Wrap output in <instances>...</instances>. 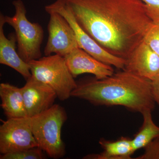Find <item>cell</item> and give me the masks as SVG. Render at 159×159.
Returning a JSON list of instances; mask_svg holds the SVG:
<instances>
[{"label":"cell","instance_id":"cell-1","mask_svg":"<svg viewBox=\"0 0 159 159\" xmlns=\"http://www.w3.org/2000/svg\"><path fill=\"white\" fill-rule=\"evenodd\" d=\"M103 49L125 60L153 24L141 0H56Z\"/></svg>","mask_w":159,"mask_h":159},{"label":"cell","instance_id":"cell-2","mask_svg":"<svg viewBox=\"0 0 159 159\" xmlns=\"http://www.w3.org/2000/svg\"><path fill=\"white\" fill-rule=\"evenodd\" d=\"M151 82L124 70L103 79L95 77L77 82L71 96L94 105L121 106L142 114L155 107Z\"/></svg>","mask_w":159,"mask_h":159},{"label":"cell","instance_id":"cell-3","mask_svg":"<svg viewBox=\"0 0 159 159\" xmlns=\"http://www.w3.org/2000/svg\"><path fill=\"white\" fill-rule=\"evenodd\" d=\"M33 135L39 147L53 159L62 158L66 147L61 139V129L67 119L65 110L54 104L43 112L30 117Z\"/></svg>","mask_w":159,"mask_h":159},{"label":"cell","instance_id":"cell-4","mask_svg":"<svg viewBox=\"0 0 159 159\" xmlns=\"http://www.w3.org/2000/svg\"><path fill=\"white\" fill-rule=\"evenodd\" d=\"M12 4L15 14L11 17L4 15V20L14 29L18 53L28 63L42 57L41 48L43 39V30L39 23H32L28 20L25 6L22 0H15Z\"/></svg>","mask_w":159,"mask_h":159},{"label":"cell","instance_id":"cell-5","mask_svg":"<svg viewBox=\"0 0 159 159\" xmlns=\"http://www.w3.org/2000/svg\"><path fill=\"white\" fill-rule=\"evenodd\" d=\"M31 76L50 86L57 98L65 101L77 86V82L67 66L65 57L57 54L45 56L28 63Z\"/></svg>","mask_w":159,"mask_h":159},{"label":"cell","instance_id":"cell-6","mask_svg":"<svg viewBox=\"0 0 159 159\" xmlns=\"http://www.w3.org/2000/svg\"><path fill=\"white\" fill-rule=\"evenodd\" d=\"M0 126L1 154L39 147L29 117L8 118Z\"/></svg>","mask_w":159,"mask_h":159},{"label":"cell","instance_id":"cell-7","mask_svg":"<svg viewBox=\"0 0 159 159\" xmlns=\"http://www.w3.org/2000/svg\"><path fill=\"white\" fill-rule=\"evenodd\" d=\"M46 12L56 11L65 18L74 29L79 47L101 62L113 66L119 70H124L125 60L109 53L96 41L86 33L74 19L70 11L57 1L45 7Z\"/></svg>","mask_w":159,"mask_h":159},{"label":"cell","instance_id":"cell-8","mask_svg":"<svg viewBox=\"0 0 159 159\" xmlns=\"http://www.w3.org/2000/svg\"><path fill=\"white\" fill-rule=\"evenodd\" d=\"M48 25V37L44 53L45 56L54 54L65 57L79 48L75 31L65 18L56 11H50Z\"/></svg>","mask_w":159,"mask_h":159},{"label":"cell","instance_id":"cell-9","mask_svg":"<svg viewBox=\"0 0 159 159\" xmlns=\"http://www.w3.org/2000/svg\"><path fill=\"white\" fill-rule=\"evenodd\" d=\"M28 117L41 113L54 105L57 94L51 87L31 76L21 88Z\"/></svg>","mask_w":159,"mask_h":159},{"label":"cell","instance_id":"cell-10","mask_svg":"<svg viewBox=\"0 0 159 159\" xmlns=\"http://www.w3.org/2000/svg\"><path fill=\"white\" fill-rule=\"evenodd\" d=\"M124 70L152 81L159 77V55L143 40L125 60Z\"/></svg>","mask_w":159,"mask_h":159},{"label":"cell","instance_id":"cell-11","mask_svg":"<svg viewBox=\"0 0 159 159\" xmlns=\"http://www.w3.org/2000/svg\"><path fill=\"white\" fill-rule=\"evenodd\" d=\"M64 57L74 78L80 74H89L97 79H101L114 73L112 66L99 61L80 48L74 49Z\"/></svg>","mask_w":159,"mask_h":159},{"label":"cell","instance_id":"cell-12","mask_svg":"<svg viewBox=\"0 0 159 159\" xmlns=\"http://www.w3.org/2000/svg\"><path fill=\"white\" fill-rule=\"evenodd\" d=\"M6 24L4 15H0V63L14 69L26 80L31 76L29 64L19 56L16 51L15 34L11 33L9 37L4 34V26Z\"/></svg>","mask_w":159,"mask_h":159},{"label":"cell","instance_id":"cell-13","mask_svg":"<svg viewBox=\"0 0 159 159\" xmlns=\"http://www.w3.org/2000/svg\"><path fill=\"white\" fill-rule=\"evenodd\" d=\"M1 107L8 118L28 117L21 88L8 83L0 84Z\"/></svg>","mask_w":159,"mask_h":159},{"label":"cell","instance_id":"cell-14","mask_svg":"<svg viewBox=\"0 0 159 159\" xmlns=\"http://www.w3.org/2000/svg\"><path fill=\"white\" fill-rule=\"evenodd\" d=\"M99 144L103 151L99 154H89L84 157L87 159H129L135 152L132 139L122 137L116 141L101 139Z\"/></svg>","mask_w":159,"mask_h":159},{"label":"cell","instance_id":"cell-15","mask_svg":"<svg viewBox=\"0 0 159 159\" xmlns=\"http://www.w3.org/2000/svg\"><path fill=\"white\" fill-rule=\"evenodd\" d=\"M151 111H146L142 113L143 121L142 126L132 139L135 152L145 148L151 142L159 137V126L154 122Z\"/></svg>","mask_w":159,"mask_h":159},{"label":"cell","instance_id":"cell-16","mask_svg":"<svg viewBox=\"0 0 159 159\" xmlns=\"http://www.w3.org/2000/svg\"><path fill=\"white\" fill-rule=\"evenodd\" d=\"M39 147L29 148L14 152L3 154L0 159H43L46 158L45 155Z\"/></svg>","mask_w":159,"mask_h":159},{"label":"cell","instance_id":"cell-17","mask_svg":"<svg viewBox=\"0 0 159 159\" xmlns=\"http://www.w3.org/2000/svg\"><path fill=\"white\" fill-rule=\"evenodd\" d=\"M144 41L159 55V25L153 24L146 32Z\"/></svg>","mask_w":159,"mask_h":159},{"label":"cell","instance_id":"cell-18","mask_svg":"<svg viewBox=\"0 0 159 159\" xmlns=\"http://www.w3.org/2000/svg\"><path fill=\"white\" fill-rule=\"evenodd\" d=\"M145 151L136 159H159V137L154 139L145 147Z\"/></svg>","mask_w":159,"mask_h":159},{"label":"cell","instance_id":"cell-19","mask_svg":"<svg viewBox=\"0 0 159 159\" xmlns=\"http://www.w3.org/2000/svg\"><path fill=\"white\" fill-rule=\"evenodd\" d=\"M145 3L146 13L153 24L159 25V0H141Z\"/></svg>","mask_w":159,"mask_h":159},{"label":"cell","instance_id":"cell-20","mask_svg":"<svg viewBox=\"0 0 159 159\" xmlns=\"http://www.w3.org/2000/svg\"><path fill=\"white\" fill-rule=\"evenodd\" d=\"M152 96L156 103L159 106V77L151 82Z\"/></svg>","mask_w":159,"mask_h":159}]
</instances>
